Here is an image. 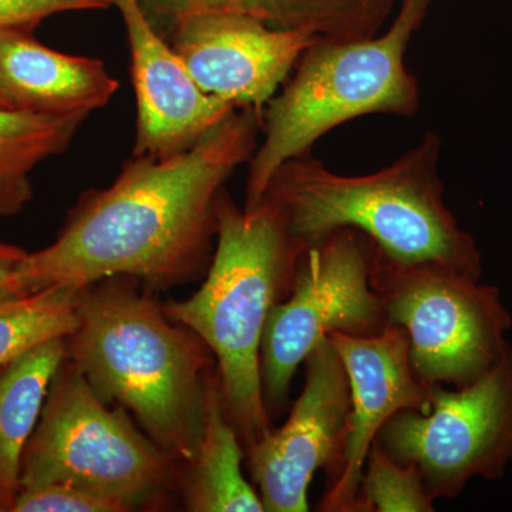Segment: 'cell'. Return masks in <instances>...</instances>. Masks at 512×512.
<instances>
[{
  "instance_id": "16",
  "label": "cell",
  "mask_w": 512,
  "mask_h": 512,
  "mask_svg": "<svg viewBox=\"0 0 512 512\" xmlns=\"http://www.w3.org/2000/svg\"><path fill=\"white\" fill-rule=\"evenodd\" d=\"M245 450L229 420L218 370L205 392L197 454L178 468L184 505L194 512H265L259 493L242 473Z\"/></svg>"
},
{
  "instance_id": "19",
  "label": "cell",
  "mask_w": 512,
  "mask_h": 512,
  "mask_svg": "<svg viewBox=\"0 0 512 512\" xmlns=\"http://www.w3.org/2000/svg\"><path fill=\"white\" fill-rule=\"evenodd\" d=\"M79 289L50 286L42 291H0V367L42 345L67 338L77 328Z\"/></svg>"
},
{
  "instance_id": "11",
  "label": "cell",
  "mask_w": 512,
  "mask_h": 512,
  "mask_svg": "<svg viewBox=\"0 0 512 512\" xmlns=\"http://www.w3.org/2000/svg\"><path fill=\"white\" fill-rule=\"evenodd\" d=\"M192 79L235 109L264 111L303 53L319 39L306 29H278L244 15H198L165 33Z\"/></svg>"
},
{
  "instance_id": "24",
  "label": "cell",
  "mask_w": 512,
  "mask_h": 512,
  "mask_svg": "<svg viewBox=\"0 0 512 512\" xmlns=\"http://www.w3.org/2000/svg\"><path fill=\"white\" fill-rule=\"evenodd\" d=\"M0 107H6V109H16L15 103H13L12 100V96H10L8 89H6L5 83H3L2 76H0Z\"/></svg>"
},
{
  "instance_id": "9",
  "label": "cell",
  "mask_w": 512,
  "mask_h": 512,
  "mask_svg": "<svg viewBox=\"0 0 512 512\" xmlns=\"http://www.w3.org/2000/svg\"><path fill=\"white\" fill-rule=\"evenodd\" d=\"M400 464L419 470L431 495L453 500L474 478L498 480L512 461V345L466 386L433 384L430 412L400 410L376 437Z\"/></svg>"
},
{
  "instance_id": "5",
  "label": "cell",
  "mask_w": 512,
  "mask_h": 512,
  "mask_svg": "<svg viewBox=\"0 0 512 512\" xmlns=\"http://www.w3.org/2000/svg\"><path fill=\"white\" fill-rule=\"evenodd\" d=\"M430 3L400 0L399 15L384 35L359 40L319 37L303 53L284 92L262 111L264 143L249 161L244 211L261 204L278 167L309 153L333 128L367 114L413 117L419 111V82L406 69L404 56Z\"/></svg>"
},
{
  "instance_id": "22",
  "label": "cell",
  "mask_w": 512,
  "mask_h": 512,
  "mask_svg": "<svg viewBox=\"0 0 512 512\" xmlns=\"http://www.w3.org/2000/svg\"><path fill=\"white\" fill-rule=\"evenodd\" d=\"M110 6L113 0H0V30L33 32L43 20L57 13Z\"/></svg>"
},
{
  "instance_id": "23",
  "label": "cell",
  "mask_w": 512,
  "mask_h": 512,
  "mask_svg": "<svg viewBox=\"0 0 512 512\" xmlns=\"http://www.w3.org/2000/svg\"><path fill=\"white\" fill-rule=\"evenodd\" d=\"M28 252L13 245L0 242V291L8 286L13 272Z\"/></svg>"
},
{
  "instance_id": "10",
  "label": "cell",
  "mask_w": 512,
  "mask_h": 512,
  "mask_svg": "<svg viewBox=\"0 0 512 512\" xmlns=\"http://www.w3.org/2000/svg\"><path fill=\"white\" fill-rule=\"evenodd\" d=\"M301 396L281 429H272L245 454L265 512L309 511L308 491L319 470L328 487L345 467L350 386L338 350L322 339L305 360Z\"/></svg>"
},
{
  "instance_id": "3",
  "label": "cell",
  "mask_w": 512,
  "mask_h": 512,
  "mask_svg": "<svg viewBox=\"0 0 512 512\" xmlns=\"http://www.w3.org/2000/svg\"><path fill=\"white\" fill-rule=\"evenodd\" d=\"M440 150V137L429 131L389 167L359 177L333 173L309 151L278 167L264 198L284 212L289 234L306 248L335 229L353 228L393 261L480 279L476 242L444 204Z\"/></svg>"
},
{
  "instance_id": "25",
  "label": "cell",
  "mask_w": 512,
  "mask_h": 512,
  "mask_svg": "<svg viewBox=\"0 0 512 512\" xmlns=\"http://www.w3.org/2000/svg\"><path fill=\"white\" fill-rule=\"evenodd\" d=\"M0 369H2V367H0Z\"/></svg>"
},
{
  "instance_id": "8",
  "label": "cell",
  "mask_w": 512,
  "mask_h": 512,
  "mask_svg": "<svg viewBox=\"0 0 512 512\" xmlns=\"http://www.w3.org/2000/svg\"><path fill=\"white\" fill-rule=\"evenodd\" d=\"M376 249L363 232L339 228L303 251L291 292L269 312L262 336V393L271 420L285 412L293 376L320 340L335 332L369 338L389 325L372 285Z\"/></svg>"
},
{
  "instance_id": "4",
  "label": "cell",
  "mask_w": 512,
  "mask_h": 512,
  "mask_svg": "<svg viewBox=\"0 0 512 512\" xmlns=\"http://www.w3.org/2000/svg\"><path fill=\"white\" fill-rule=\"evenodd\" d=\"M305 249L289 234L278 205L262 198L255 210H239L224 188L217 200V248L204 284L191 298L163 305L168 318L211 349L245 454L274 429L262 393V336L269 312L291 292Z\"/></svg>"
},
{
  "instance_id": "17",
  "label": "cell",
  "mask_w": 512,
  "mask_h": 512,
  "mask_svg": "<svg viewBox=\"0 0 512 512\" xmlns=\"http://www.w3.org/2000/svg\"><path fill=\"white\" fill-rule=\"evenodd\" d=\"M66 357V338H55L0 369V511L10 512L19 493L23 451Z\"/></svg>"
},
{
  "instance_id": "6",
  "label": "cell",
  "mask_w": 512,
  "mask_h": 512,
  "mask_svg": "<svg viewBox=\"0 0 512 512\" xmlns=\"http://www.w3.org/2000/svg\"><path fill=\"white\" fill-rule=\"evenodd\" d=\"M177 464L124 407L110 409L66 357L23 451L20 488L73 485L126 511L150 510L167 503L177 487Z\"/></svg>"
},
{
  "instance_id": "20",
  "label": "cell",
  "mask_w": 512,
  "mask_h": 512,
  "mask_svg": "<svg viewBox=\"0 0 512 512\" xmlns=\"http://www.w3.org/2000/svg\"><path fill=\"white\" fill-rule=\"evenodd\" d=\"M436 498L413 464H400L375 440L367 454L359 512H431Z\"/></svg>"
},
{
  "instance_id": "1",
  "label": "cell",
  "mask_w": 512,
  "mask_h": 512,
  "mask_svg": "<svg viewBox=\"0 0 512 512\" xmlns=\"http://www.w3.org/2000/svg\"><path fill=\"white\" fill-rule=\"evenodd\" d=\"M262 111L228 114L184 153L133 156L106 190L86 192L56 241L26 254L3 291L82 289L127 276L148 289L187 284L210 266L217 200L258 148Z\"/></svg>"
},
{
  "instance_id": "14",
  "label": "cell",
  "mask_w": 512,
  "mask_h": 512,
  "mask_svg": "<svg viewBox=\"0 0 512 512\" xmlns=\"http://www.w3.org/2000/svg\"><path fill=\"white\" fill-rule=\"evenodd\" d=\"M0 76L18 110L90 114L119 89L99 59L63 55L33 32L0 30Z\"/></svg>"
},
{
  "instance_id": "15",
  "label": "cell",
  "mask_w": 512,
  "mask_h": 512,
  "mask_svg": "<svg viewBox=\"0 0 512 512\" xmlns=\"http://www.w3.org/2000/svg\"><path fill=\"white\" fill-rule=\"evenodd\" d=\"M165 36L178 20L198 15H244L278 29H306L323 39L377 35L399 0H137Z\"/></svg>"
},
{
  "instance_id": "13",
  "label": "cell",
  "mask_w": 512,
  "mask_h": 512,
  "mask_svg": "<svg viewBox=\"0 0 512 512\" xmlns=\"http://www.w3.org/2000/svg\"><path fill=\"white\" fill-rule=\"evenodd\" d=\"M126 23L137 99L133 156L168 158L184 153L234 106L205 93L137 0H113Z\"/></svg>"
},
{
  "instance_id": "12",
  "label": "cell",
  "mask_w": 512,
  "mask_h": 512,
  "mask_svg": "<svg viewBox=\"0 0 512 512\" xmlns=\"http://www.w3.org/2000/svg\"><path fill=\"white\" fill-rule=\"evenodd\" d=\"M329 339L348 373L349 436L345 467L323 495L319 511L359 512L360 481L377 434L400 410L429 413L431 386L414 373L399 326L387 325L380 335L369 338L335 332Z\"/></svg>"
},
{
  "instance_id": "21",
  "label": "cell",
  "mask_w": 512,
  "mask_h": 512,
  "mask_svg": "<svg viewBox=\"0 0 512 512\" xmlns=\"http://www.w3.org/2000/svg\"><path fill=\"white\" fill-rule=\"evenodd\" d=\"M126 508L109 498L67 484L20 488L10 512H123Z\"/></svg>"
},
{
  "instance_id": "2",
  "label": "cell",
  "mask_w": 512,
  "mask_h": 512,
  "mask_svg": "<svg viewBox=\"0 0 512 512\" xmlns=\"http://www.w3.org/2000/svg\"><path fill=\"white\" fill-rule=\"evenodd\" d=\"M137 284L114 276L80 291L67 357L104 403L130 410L161 450L188 463L200 447L215 357Z\"/></svg>"
},
{
  "instance_id": "7",
  "label": "cell",
  "mask_w": 512,
  "mask_h": 512,
  "mask_svg": "<svg viewBox=\"0 0 512 512\" xmlns=\"http://www.w3.org/2000/svg\"><path fill=\"white\" fill-rule=\"evenodd\" d=\"M372 285L389 325L406 335L421 382L461 387L498 362L512 318L500 289L436 265L403 264L376 249Z\"/></svg>"
},
{
  "instance_id": "18",
  "label": "cell",
  "mask_w": 512,
  "mask_h": 512,
  "mask_svg": "<svg viewBox=\"0 0 512 512\" xmlns=\"http://www.w3.org/2000/svg\"><path fill=\"white\" fill-rule=\"evenodd\" d=\"M90 114H49L0 107V215L12 217L32 201L30 174L69 148Z\"/></svg>"
}]
</instances>
